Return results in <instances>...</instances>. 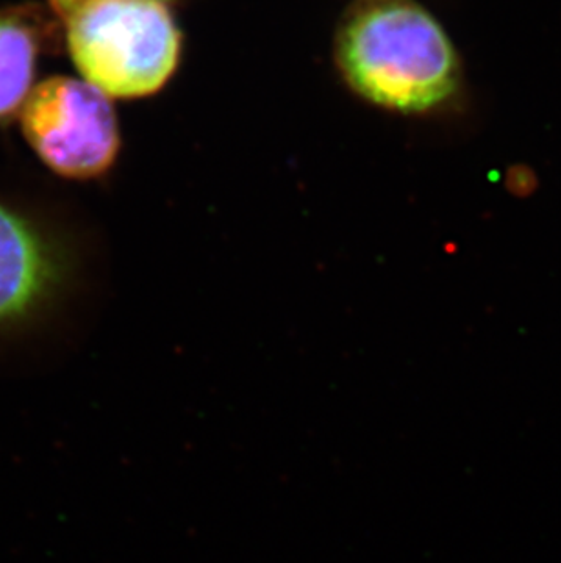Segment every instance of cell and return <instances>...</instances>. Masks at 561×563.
Returning <instances> with one entry per match:
<instances>
[{
  "mask_svg": "<svg viewBox=\"0 0 561 563\" xmlns=\"http://www.w3.org/2000/svg\"><path fill=\"white\" fill-rule=\"evenodd\" d=\"M344 79L397 112H425L458 88L460 66L446 30L414 0H355L336 44Z\"/></svg>",
  "mask_w": 561,
  "mask_h": 563,
  "instance_id": "cell-1",
  "label": "cell"
},
{
  "mask_svg": "<svg viewBox=\"0 0 561 563\" xmlns=\"http://www.w3.org/2000/svg\"><path fill=\"white\" fill-rule=\"evenodd\" d=\"M66 44L86 82L133 99L174 74L180 35L160 0H82L66 15Z\"/></svg>",
  "mask_w": 561,
  "mask_h": 563,
  "instance_id": "cell-2",
  "label": "cell"
},
{
  "mask_svg": "<svg viewBox=\"0 0 561 563\" xmlns=\"http://www.w3.org/2000/svg\"><path fill=\"white\" fill-rule=\"evenodd\" d=\"M21 128L38 161L66 179L101 176L121 146L110 97L66 75L35 85L22 107Z\"/></svg>",
  "mask_w": 561,
  "mask_h": 563,
  "instance_id": "cell-3",
  "label": "cell"
},
{
  "mask_svg": "<svg viewBox=\"0 0 561 563\" xmlns=\"http://www.w3.org/2000/svg\"><path fill=\"white\" fill-rule=\"evenodd\" d=\"M63 265L52 241L0 202V334L37 323L57 299Z\"/></svg>",
  "mask_w": 561,
  "mask_h": 563,
  "instance_id": "cell-4",
  "label": "cell"
},
{
  "mask_svg": "<svg viewBox=\"0 0 561 563\" xmlns=\"http://www.w3.org/2000/svg\"><path fill=\"white\" fill-rule=\"evenodd\" d=\"M41 37L21 11L0 10V123L21 113L32 93Z\"/></svg>",
  "mask_w": 561,
  "mask_h": 563,
  "instance_id": "cell-5",
  "label": "cell"
},
{
  "mask_svg": "<svg viewBox=\"0 0 561 563\" xmlns=\"http://www.w3.org/2000/svg\"><path fill=\"white\" fill-rule=\"evenodd\" d=\"M82 0H50V4L54 5L55 10L63 15H68L69 11L77 8Z\"/></svg>",
  "mask_w": 561,
  "mask_h": 563,
  "instance_id": "cell-6",
  "label": "cell"
}]
</instances>
